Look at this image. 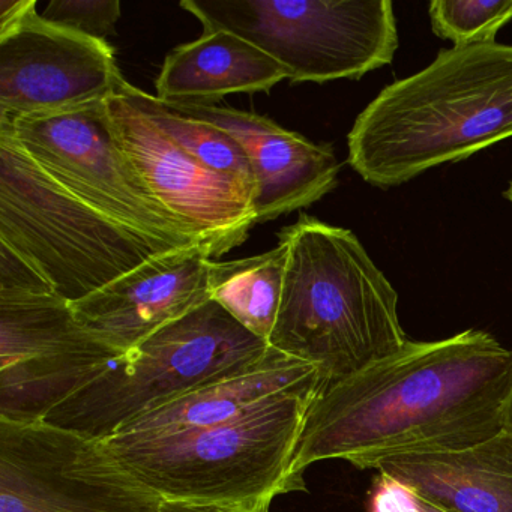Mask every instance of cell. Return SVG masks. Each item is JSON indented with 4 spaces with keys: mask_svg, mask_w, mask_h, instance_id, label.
I'll return each instance as SVG.
<instances>
[{
    "mask_svg": "<svg viewBox=\"0 0 512 512\" xmlns=\"http://www.w3.org/2000/svg\"><path fill=\"white\" fill-rule=\"evenodd\" d=\"M370 512H446L388 476H377L368 503Z\"/></svg>",
    "mask_w": 512,
    "mask_h": 512,
    "instance_id": "603a6c76",
    "label": "cell"
},
{
    "mask_svg": "<svg viewBox=\"0 0 512 512\" xmlns=\"http://www.w3.org/2000/svg\"><path fill=\"white\" fill-rule=\"evenodd\" d=\"M106 106L116 140L143 184L199 235L212 257L248 238L256 215L253 196L241 181L203 166L118 92Z\"/></svg>",
    "mask_w": 512,
    "mask_h": 512,
    "instance_id": "7c38bea8",
    "label": "cell"
},
{
    "mask_svg": "<svg viewBox=\"0 0 512 512\" xmlns=\"http://www.w3.org/2000/svg\"><path fill=\"white\" fill-rule=\"evenodd\" d=\"M122 79L107 41L47 22L35 0H0V119L107 100Z\"/></svg>",
    "mask_w": 512,
    "mask_h": 512,
    "instance_id": "8fae6325",
    "label": "cell"
},
{
    "mask_svg": "<svg viewBox=\"0 0 512 512\" xmlns=\"http://www.w3.org/2000/svg\"><path fill=\"white\" fill-rule=\"evenodd\" d=\"M161 503L104 440L0 419V512H157Z\"/></svg>",
    "mask_w": 512,
    "mask_h": 512,
    "instance_id": "9c48e42d",
    "label": "cell"
},
{
    "mask_svg": "<svg viewBox=\"0 0 512 512\" xmlns=\"http://www.w3.org/2000/svg\"><path fill=\"white\" fill-rule=\"evenodd\" d=\"M157 512H269V505H215L163 500Z\"/></svg>",
    "mask_w": 512,
    "mask_h": 512,
    "instance_id": "cb8c5ba5",
    "label": "cell"
},
{
    "mask_svg": "<svg viewBox=\"0 0 512 512\" xmlns=\"http://www.w3.org/2000/svg\"><path fill=\"white\" fill-rule=\"evenodd\" d=\"M287 247L247 259L214 262L209 266V295L236 322L262 340L274 331L283 296Z\"/></svg>",
    "mask_w": 512,
    "mask_h": 512,
    "instance_id": "ac0fdd59",
    "label": "cell"
},
{
    "mask_svg": "<svg viewBox=\"0 0 512 512\" xmlns=\"http://www.w3.org/2000/svg\"><path fill=\"white\" fill-rule=\"evenodd\" d=\"M116 92L127 98L149 121L154 122L176 145L203 166L241 181L254 199L256 179L253 167L244 148L232 134L209 122L197 121L166 109L157 97L140 91L125 79L121 80Z\"/></svg>",
    "mask_w": 512,
    "mask_h": 512,
    "instance_id": "d6986e66",
    "label": "cell"
},
{
    "mask_svg": "<svg viewBox=\"0 0 512 512\" xmlns=\"http://www.w3.org/2000/svg\"><path fill=\"white\" fill-rule=\"evenodd\" d=\"M428 14L434 34L454 47L494 43L512 20V0H434Z\"/></svg>",
    "mask_w": 512,
    "mask_h": 512,
    "instance_id": "ffe728a7",
    "label": "cell"
},
{
    "mask_svg": "<svg viewBox=\"0 0 512 512\" xmlns=\"http://www.w3.org/2000/svg\"><path fill=\"white\" fill-rule=\"evenodd\" d=\"M322 374L283 389L236 418L169 436L116 434L104 440L115 457L163 500L215 505H271L302 490L292 463Z\"/></svg>",
    "mask_w": 512,
    "mask_h": 512,
    "instance_id": "277c9868",
    "label": "cell"
},
{
    "mask_svg": "<svg viewBox=\"0 0 512 512\" xmlns=\"http://www.w3.org/2000/svg\"><path fill=\"white\" fill-rule=\"evenodd\" d=\"M203 32L250 41L289 74V82L359 80L394 61L397 20L389 0H184Z\"/></svg>",
    "mask_w": 512,
    "mask_h": 512,
    "instance_id": "52a82bcc",
    "label": "cell"
},
{
    "mask_svg": "<svg viewBox=\"0 0 512 512\" xmlns=\"http://www.w3.org/2000/svg\"><path fill=\"white\" fill-rule=\"evenodd\" d=\"M0 127L50 178L116 223L173 248L206 245L143 184L116 140L106 100L0 119Z\"/></svg>",
    "mask_w": 512,
    "mask_h": 512,
    "instance_id": "ba28073f",
    "label": "cell"
},
{
    "mask_svg": "<svg viewBox=\"0 0 512 512\" xmlns=\"http://www.w3.org/2000/svg\"><path fill=\"white\" fill-rule=\"evenodd\" d=\"M161 103L179 115L209 122L238 140L256 179V224L307 208L337 187L341 166L331 145H317L266 116L233 107Z\"/></svg>",
    "mask_w": 512,
    "mask_h": 512,
    "instance_id": "5bb4252c",
    "label": "cell"
},
{
    "mask_svg": "<svg viewBox=\"0 0 512 512\" xmlns=\"http://www.w3.org/2000/svg\"><path fill=\"white\" fill-rule=\"evenodd\" d=\"M122 356L58 293H0V419L44 421Z\"/></svg>",
    "mask_w": 512,
    "mask_h": 512,
    "instance_id": "30bf717a",
    "label": "cell"
},
{
    "mask_svg": "<svg viewBox=\"0 0 512 512\" xmlns=\"http://www.w3.org/2000/svg\"><path fill=\"white\" fill-rule=\"evenodd\" d=\"M503 431L512 437V389L506 400L505 409H503Z\"/></svg>",
    "mask_w": 512,
    "mask_h": 512,
    "instance_id": "d4e9b609",
    "label": "cell"
},
{
    "mask_svg": "<svg viewBox=\"0 0 512 512\" xmlns=\"http://www.w3.org/2000/svg\"><path fill=\"white\" fill-rule=\"evenodd\" d=\"M371 469L446 512H512V437L506 431L458 451L391 455Z\"/></svg>",
    "mask_w": 512,
    "mask_h": 512,
    "instance_id": "9a60e30c",
    "label": "cell"
},
{
    "mask_svg": "<svg viewBox=\"0 0 512 512\" xmlns=\"http://www.w3.org/2000/svg\"><path fill=\"white\" fill-rule=\"evenodd\" d=\"M41 16L53 25L106 41L121 17V4L118 0H52Z\"/></svg>",
    "mask_w": 512,
    "mask_h": 512,
    "instance_id": "44dd1931",
    "label": "cell"
},
{
    "mask_svg": "<svg viewBox=\"0 0 512 512\" xmlns=\"http://www.w3.org/2000/svg\"><path fill=\"white\" fill-rule=\"evenodd\" d=\"M211 262L206 245L166 251L71 307L80 325L125 355L211 299Z\"/></svg>",
    "mask_w": 512,
    "mask_h": 512,
    "instance_id": "4fadbf2b",
    "label": "cell"
},
{
    "mask_svg": "<svg viewBox=\"0 0 512 512\" xmlns=\"http://www.w3.org/2000/svg\"><path fill=\"white\" fill-rule=\"evenodd\" d=\"M0 293L41 295L56 293L52 284L19 253L0 242Z\"/></svg>",
    "mask_w": 512,
    "mask_h": 512,
    "instance_id": "7402d4cb",
    "label": "cell"
},
{
    "mask_svg": "<svg viewBox=\"0 0 512 512\" xmlns=\"http://www.w3.org/2000/svg\"><path fill=\"white\" fill-rule=\"evenodd\" d=\"M503 196H505L506 199H508L509 202L512 203V181L509 182V187L506 188V191H505V193H503Z\"/></svg>",
    "mask_w": 512,
    "mask_h": 512,
    "instance_id": "484cf974",
    "label": "cell"
},
{
    "mask_svg": "<svg viewBox=\"0 0 512 512\" xmlns=\"http://www.w3.org/2000/svg\"><path fill=\"white\" fill-rule=\"evenodd\" d=\"M512 350L487 332L409 341L401 352L323 389L308 409L292 463L305 490L311 464L341 458L358 469L412 452L458 451L503 431Z\"/></svg>",
    "mask_w": 512,
    "mask_h": 512,
    "instance_id": "6da1fadb",
    "label": "cell"
},
{
    "mask_svg": "<svg viewBox=\"0 0 512 512\" xmlns=\"http://www.w3.org/2000/svg\"><path fill=\"white\" fill-rule=\"evenodd\" d=\"M269 347L209 299L125 353L44 421L106 440L140 416L257 367Z\"/></svg>",
    "mask_w": 512,
    "mask_h": 512,
    "instance_id": "5b68a950",
    "label": "cell"
},
{
    "mask_svg": "<svg viewBox=\"0 0 512 512\" xmlns=\"http://www.w3.org/2000/svg\"><path fill=\"white\" fill-rule=\"evenodd\" d=\"M511 137L512 46L470 44L386 86L350 130L349 164L391 188Z\"/></svg>",
    "mask_w": 512,
    "mask_h": 512,
    "instance_id": "7a4b0ae2",
    "label": "cell"
},
{
    "mask_svg": "<svg viewBox=\"0 0 512 512\" xmlns=\"http://www.w3.org/2000/svg\"><path fill=\"white\" fill-rule=\"evenodd\" d=\"M278 242L287 265L272 349L314 365L328 388L406 347L397 292L355 233L301 214Z\"/></svg>",
    "mask_w": 512,
    "mask_h": 512,
    "instance_id": "3957f363",
    "label": "cell"
},
{
    "mask_svg": "<svg viewBox=\"0 0 512 512\" xmlns=\"http://www.w3.org/2000/svg\"><path fill=\"white\" fill-rule=\"evenodd\" d=\"M286 79V68L268 53L218 29L167 56L155 97L164 103L212 104L239 92H269Z\"/></svg>",
    "mask_w": 512,
    "mask_h": 512,
    "instance_id": "2e32d148",
    "label": "cell"
},
{
    "mask_svg": "<svg viewBox=\"0 0 512 512\" xmlns=\"http://www.w3.org/2000/svg\"><path fill=\"white\" fill-rule=\"evenodd\" d=\"M319 373L314 365L269 347L268 356L257 367L184 395L128 422L116 434L169 436L224 424L265 398Z\"/></svg>",
    "mask_w": 512,
    "mask_h": 512,
    "instance_id": "e0dca14e",
    "label": "cell"
},
{
    "mask_svg": "<svg viewBox=\"0 0 512 512\" xmlns=\"http://www.w3.org/2000/svg\"><path fill=\"white\" fill-rule=\"evenodd\" d=\"M0 242L77 302L157 254L178 250L86 205L0 127Z\"/></svg>",
    "mask_w": 512,
    "mask_h": 512,
    "instance_id": "8992f818",
    "label": "cell"
}]
</instances>
